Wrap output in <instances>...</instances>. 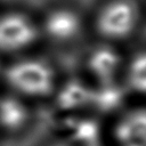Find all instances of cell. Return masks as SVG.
I'll return each instance as SVG.
<instances>
[{
    "mask_svg": "<svg viewBox=\"0 0 146 146\" xmlns=\"http://www.w3.org/2000/svg\"><path fill=\"white\" fill-rule=\"evenodd\" d=\"M5 80L15 95L29 98L47 97L56 84L51 66L35 58H25L10 64L5 72Z\"/></svg>",
    "mask_w": 146,
    "mask_h": 146,
    "instance_id": "6da1fadb",
    "label": "cell"
},
{
    "mask_svg": "<svg viewBox=\"0 0 146 146\" xmlns=\"http://www.w3.org/2000/svg\"><path fill=\"white\" fill-rule=\"evenodd\" d=\"M139 21V10L132 0H112L98 13L97 31L108 40H123L132 34Z\"/></svg>",
    "mask_w": 146,
    "mask_h": 146,
    "instance_id": "7a4b0ae2",
    "label": "cell"
},
{
    "mask_svg": "<svg viewBox=\"0 0 146 146\" xmlns=\"http://www.w3.org/2000/svg\"><path fill=\"white\" fill-rule=\"evenodd\" d=\"M36 35V27L29 17L18 13L0 16V51H21L30 47Z\"/></svg>",
    "mask_w": 146,
    "mask_h": 146,
    "instance_id": "3957f363",
    "label": "cell"
},
{
    "mask_svg": "<svg viewBox=\"0 0 146 146\" xmlns=\"http://www.w3.org/2000/svg\"><path fill=\"white\" fill-rule=\"evenodd\" d=\"M113 133L120 146H146V105L121 112Z\"/></svg>",
    "mask_w": 146,
    "mask_h": 146,
    "instance_id": "277c9868",
    "label": "cell"
},
{
    "mask_svg": "<svg viewBox=\"0 0 146 146\" xmlns=\"http://www.w3.org/2000/svg\"><path fill=\"white\" fill-rule=\"evenodd\" d=\"M124 63L121 55L111 47H97L88 57V68L99 84L115 82L116 76L123 71Z\"/></svg>",
    "mask_w": 146,
    "mask_h": 146,
    "instance_id": "5b68a950",
    "label": "cell"
},
{
    "mask_svg": "<svg viewBox=\"0 0 146 146\" xmlns=\"http://www.w3.org/2000/svg\"><path fill=\"white\" fill-rule=\"evenodd\" d=\"M81 29L79 15L66 8H59L50 11L43 21L44 33L54 41L64 42L76 36Z\"/></svg>",
    "mask_w": 146,
    "mask_h": 146,
    "instance_id": "8992f818",
    "label": "cell"
},
{
    "mask_svg": "<svg viewBox=\"0 0 146 146\" xmlns=\"http://www.w3.org/2000/svg\"><path fill=\"white\" fill-rule=\"evenodd\" d=\"M30 121V110L18 95L0 97V129L17 132L25 128Z\"/></svg>",
    "mask_w": 146,
    "mask_h": 146,
    "instance_id": "52a82bcc",
    "label": "cell"
},
{
    "mask_svg": "<svg viewBox=\"0 0 146 146\" xmlns=\"http://www.w3.org/2000/svg\"><path fill=\"white\" fill-rule=\"evenodd\" d=\"M122 75L125 91L146 102V49L130 57L123 66Z\"/></svg>",
    "mask_w": 146,
    "mask_h": 146,
    "instance_id": "ba28073f",
    "label": "cell"
},
{
    "mask_svg": "<svg viewBox=\"0 0 146 146\" xmlns=\"http://www.w3.org/2000/svg\"><path fill=\"white\" fill-rule=\"evenodd\" d=\"M59 96V103L67 108L81 107L84 104L91 102L92 91L81 82L72 81L63 88Z\"/></svg>",
    "mask_w": 146,
    "mask_h": 146,
    "instance_id": "9c48e42d",
    "label": "cell"
},
{
    "mask_svg": "<svg viewBox=\"0 0 146 146\" xmlns=\"http://www.w3.org/2000/svg\"><path fill=\"white\" fill-rule=\"evenodd\" d=\"M58 146H62V145H58Z\"/></svg>",
    "mask_w": 146,
    "mask_h": 146,
    "instance_id": "30bf717a",
    "label": "cell"
}]
</instances>
